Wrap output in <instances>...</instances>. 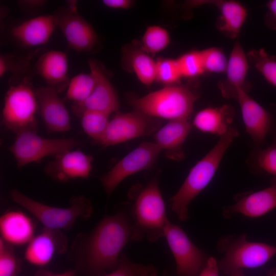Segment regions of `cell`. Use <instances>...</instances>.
Masks as SVG:
<instances>
[{
  "instance_id": "1",
  "label": "cell",
  "mask_w": 276,
  "mask_h": 276,
  "mask_svg": "<svg viewBox=\"0 0 276 276\" xmlns=\"http://www.w3.org/2000/svg\"><path fill=\"white\" fill-rule=\"evenodd\" d=\"M131 223L130 210H119L104 217L89 233L78 234L67 255L76 270L84 276H103L113 269L131 239Z\"/></svg>"
},
{
  "instance_id": "2",
  "label": "cell",
  "mask_w": 276,
  "mask_h": 276,
  "mask_svg": "<svg viewBox=\"0 0 276 276\" xmlns=\"http://www.w3.org/2000/svg\"><path fill=\"white\" fill-rule=\"evenodd\" d=\"M238 133L236 128L229 127L215 146L192 168L178 191L171 198V209L180 221L188 219V205L212 180L223 155Z\"/></svg>"
},
{
  "instance_id": "3",
  "label": "cell",
  "mask_w": 276,
  "mask_h": 276,
  "mask_svg": "<svg viewBox=\"0 0 276 276\" xmlns=\"http://www.w3.org/2000/svg\"><path fill=\"white\" fill-rule=\"evenodd\" d=\"M132 219L131 239L140 240L144 236L150 241L164 237L170 222L156 180L153 179L136 197L130 209Z\"/></svg>"
},
{
  "instance_id": "4",
  "label": "cell",
  "mask_w": 276,
  "mask_h": 276,
  "mask_svg": "<svg viewBox=\"0 0 276 276\" xmlns=\"http://www.w3.org/2000/svg\"><path fill=\"white\" fill-rule=\"evenodd\" d=\"M217 248L224 254L218 268L228 276H243L244 268L261 266L276 254V246L248 241L245 234L221 239Z\"/></svg>"
},
{
  "instance_id": "5",
  "label": "cell",
  "mask_w": 276,
  "mask_h": 276,
  "mask_svg": "<svg viewBox=\"0 0 276 276\" xmlns=\"http://www.w3.org/2000/svg\"><path fill=\"white\" fill-rule=\"evenodd\" d=\"M197 97L187 86L171 85L133 99L131 104L135 109L154 118L188 119Z\"/></svg>"
},
{
  "instance_id": "6",
  "label": "cell",
  "mask_w": 276,
  "mask_h": 276,
  "mask_svg": "<svg viewBox=\"0 0 276 276\" xmlns=\"http://www.w3.org/2000/svg\"><path fill=\"white\" fill-rule=\"evenodd\" d=\"M11 199L34 216L45 228L67 230L78 218L86 219L92 213L90 201L82 195H74L70 199L67 208L50 206L37 201L17 189L11 190Z\"/></svg>"
},
{
  "instance_id": "7",
  "label": "cell",
  "mask_w": 276,
  "mask_h": 276,
  "mask_svg": "<svg viewBox=\"0 0 276 276\" xmlns=\"http://www.w3.org/2000/svg\"><path fill=\"white\" fill-rule=\"evenodd\" d=\"M27 80L11 85L5 96L2 122L16 134L25 131L37 132L38 103L35 90Z\"/></svg>"
},
{
  "instance_id": "8",
  "label": "cell",
  "mask_w": 276,
  "mask_h": 276,
  "mask_svg": "<svg viewBox=\"0 0 276 276\" xmlns=\"http://www.w3.org/2000/svg\"><path fill=\"white\" fill-rule=\"evenodd\" d=\"M80 144L73 137L47 139L37 132L25 131L16 134L8 149L15 157L18 168L31 163L40 162L45 156L56 155L72 150Z\"/></svg>"
},
{
  "instance_id": "9",
  "label": "cell",
  "mask_w": 276,
  "mask_h": 276,
  "mask_svg": "<svg viewBox=\"0 0 276 276\" xmlns=\"http://www.w3.org/2000/svg\"><path fill=\"white\" fill-rule=\"evenodd\" d=\"M160 126V122L158 118L136 109L127 113L117 112L109 121L100 143L104 146L122 143L150 134L157 130Z\"/></svg>"
},
{
  "instance_id": "10",
  "label": "cell",
  "mask_w": 276,
  "mask_h": 276,
  "mask_svg": "<svg viewBox=\"0 0 276 276\" xmlns=\"http://www.w3.org/2000/svg\"><path fill=\"white\" fill-rule=\"evenodd\" d=\"M160 150L154 142H143L101 176L99 180L107 195L110 196L127 176L152 166Z\"/></svg>"
},
{
  "instance_id": "11",
  "label": "cell",
  "mask_w": 276,
  "mask_h": 276,
  "mask_svg": "<svg viewBox=\"0 0 276 276\" xmlns=\"http://www.w3.org/2000/svg\"><path fill=\"white\" fill-rule=\"evenodd\" d=\"M169 246L175 259L179 276H197L206 261L204 254L179 226L170 222L165 229Z\"/></svg>"
},
{
  "instance_id": "12",
  "label": "cell",
  "mask_w": 276,
  "mask_h": 276,
  "mask_svg": "<svg viewBox=\"0 0 276 276\" xmlns=\"http://www.w3.org/2000/svg\"><path fill=\"white\" fill-rule=\"evenodd\" d=\"M57 27L64 36L68 46L77 52H88L98 42L92 26L78 13L76 1L68 2L66 7L56 11Z\"/></svg>"
},
{
  "instance_id": "13",
  "label": "cell",
  "mask_w": 276,
  "mask_h": 276,
  "mask_svg": "<svg viewBox=\"0 0 276 276\" xmlns=\"http://www.w3.org/2000/svg\"><path fill=\"white\" fill-rule=\"evenodd\" d=\"M90 72L95 80V85L90 96L82 102H74L73 113L79 116L86 110H94L110 114L118 110L119 101L117 93L103 71L94 59L88 61Z\"/></svg>"
},
{
  "instance_id": "14",
  "label": "cell",
  "mask_w": 276,
  "mask_h": 276,
  "mask_svg": "<svg viewBox=\"0 0 276 276\" xmlns=\"http://www.w3.org/2000/svg\"><path fill=\"white\" fill-rule=\"evenodd\" d=\"M93 157L79 150H70L55 156L44 167L46 175L60 182L76 178H86L92 169Z\"/></svg>"
},
{
  "instance_id": "15",
  "label": "cell",
  "mask_w": 276,
  "mask_h": 276,
  "mask_svg": "<svg viewBox=\"0 0 276 276\" xmlns=\"http://www.w3.org/2000/svg\"><path fill=\"white\" fill-rule=\"evenodd\" d=\"M235 98L239 104L247 132L255 144H261L272 129L271 116L244 89L238 88Z\"/></svg>"
},
{
  "instance_id": "16",
  "label": "cell",
  "mask_w": 276,
  "mask_h": 276,
  "mask_svg": "<svg viewBox=\"0 0 276 276\" xmlns=\"http://www.w3.org/2000/svg\"><path fill=\"white\" fill-rule=\"evenodd\" d=\"M67 244V239L60 230L44 227L28 244L24 258L32 265L44 266L55 254L66 252Z\"/></svg>"
},
{
  "instance_id": "17",
  "label": "cell",
  "mask_w": 276,
  "mask_h": 276,
  "mask_svg": "<svg viewBox=\"0 0 276 276\" xmlns=\"http://www.w3.org/2000/svg\"><path fill=\"white\" fill-rule=\"evenodd\" d=\"M38 109L49 132H64L71 128L69 113L58 93L48 86L35 90Z\"/></svg>"
},
{
  "instance_id": "18",
  "label": "cell",
  "mask_w": 276,
  "mask_h": 276,
  "mask_svg": "<svg viewBox=\"0 0 276 276\" xmlns=\"http://www.w3.org/2000/svg\"><path fill=\"white\" fill-rule=\"evenodd\" d=\"M276 208V180L263 190L242 197L233 205L223 210L225 217L234 213H241L249 217H258Z\"/></svg>"
},
{
  "instance_id": "19",
  "label": "cell",
  "mask_w": 276,
  "mask_h": 276,
  "mask_svg": "<svg viewBox=\"0 0 276 276\" xmlns=\"http://www.w3.org/2000/svg\"><path fill=\"white\" fill-rule=\"evenodd\" d=\"M35 68L47 86L58 94L67 88L70 80L67 74V59L64 52L50 50L44 53L38 59Z\"/></svg>"
},
{
  "instance_id": "20",
  "label": "cell",
  "mask_w": 276,
  "mask_h": 276,
  "mask_svg": "<svg viewBox=\"0 0 276 276\" xmlns=\"http://www.w3.org/2000/svg\"><path fill=\"white\" fill-rule=\"evenodd\" d=\"M57 27L55 15L35 17L15 26L11 35L17 41L28 47L43 45L48 42Z\"/></svg>"
},
{
  "instance_id": "21",
  "label": "cell",
  "mask_w": 276,
  "mask_h": 276,
  "mask_svg": "<svg viewBox=\"0 0 276 276\" xmlns=\"http://www.w3.org/2000/svg\"><path fill=\"white\" fill-rule=\"evenodd\" d=\"M192 126L188 119L170 120L155 133L154 143L168 158L180 160L184 157L182 146Z\"/></svg>"
},
{
  "instance_id": "22",
  "label": "cell",
  "mask_w": 276,
  "mask_h": 276,
  "mask_svg": "<svg viewBox=\"0 0 276 276\" xmlns=\"http://www.w3.org/2000/svg\"><path fill=\"white\" fill-rule=\"evenodd\" d=\"M248 62L241 45L239 42H236L227 61L226 79L218 84L224 97L235 98L238 88L248 91L245 79L248 70Z\"/></svg>"
},
{
  "instance_id": "23",
  "label": "cell",
  "mask_w": 276,
  "mask_h": 276,
  "mask_svg": "<svg viewBox=\"0 0 276 276\" xmlns=\"http://www.w3.org/2000/svg\"><path fill=\"white\" fill-rule=\"evenodd\" d=\"M0 232L4 241L20 246L28 244L34 237V226L31 218L20 211H9L0 217Z\"/></svg>"
},
{
  "instance_id": "24",
  "label": "cell",
  "mask_w": 276,
  "mask_h": 276,
  "mask_svg": "<svg viewBox=\"0 0 276 276\" xmlns=\"http://www.w3.org/2000/svg\"><path fill=\"white\" fill-rule=\"evenodd\" d=\"M191 2L197 4H210L219 11L220 16L217 23V28L224 35L234 38L239 33L247 16L246 9L239 2L234 1H207ZM191 4V3H190Z\"/></svg>"
},
{
  "instance_id": "25",
  "label": "cell",
  "mask_w": 276,
  "mask_h": 276,
  "mask_svg": "<svg viewBox=\"0 0 276 276\" xmlns=\"http://www.w3.org/2000/svg\"><path fill=\"white\" fill-rule=\"evenodd\" d=\"M234 111L229 105L218 107H208L195 115L193 124L199 130L216 135H222L233 121Z\"/></svg>"
},
{
  "instance_id": "26",
  "label": "cell",
  "mask_w": 276,
  "mask_h": 276,
  "mask_svg": "<svg viewBox=\"0 0 276 276\" xmlns=\"http://www.w3.org/2000/svg\"><path fill=\"white\" fill-rule=\"evenodd\" d=\"M109 116L102 112L86 110L79 117L84 131L94 140L100 142L109 121Z\"/></svg>"
},
{
  "instance_id": "27",
  "label": "cell",
  "mask_w": 276,
  "mask_h": 276,
  "mask_svg": "<svg viewBox=\"0 0 276 276\" xmlns=\"http://www.w3.org/2000/svg\"><path fill=\"white\" fill-rule=\"evenodd\" d=\"M131 64L136 77L143 84L150 85L156 80V61L145 52H134L131 57Z\"/></svg>"
},
{
  "instance_id": "28",
  "label": "cell",
  "mask_w": 276,
  "mask_h": 276,
  "mask_svg": "<svg viewBox=\"0 0 276 276\" xmlns=\"http://www.w3.org/2000/svg\"><path fill=\"white\" fill-rule=\"evenodd\" d=\"M95 85L93 74L80 73L70 81L65 98L74 102H82L91 94Z\"/></svg>"
},
{
  "instance_id": "29",
  "label": "cell",
  "mask_w": 276,
  "mask_h": 276,
  "mask_svg": "<svg viewBox=\"0 0 276 276\" xmlns=\"http://www.w3.org/2000/svg\"><path fill=\"white\" fill-rule=\"evenodd\" d=\"M248 61L260 72L265 79L276 87V60L263 49L252 50L246 54Z\"/></svg>"
},
{
  "instance_id": "30",
  "label": "cell",
  "mask_w": 276,
  "mask_h": 276,
  "mask_svg": "<svg viewBox=\"0 0 276 276\" xmlns=\"http://www.w3.org/2000/svg\"><path fill=\"white\" fill-rule=\"evenodd\" d=\"M103 276H157V271L152 265L131 262L122 253L112 271Z\"/></svg>"
},
{
  "instance_id": "31",
  "label": "cell",
  "mask_w": 276,
  "mask_h": 276,
  "mask_svg": "<svg viewBox=\"0 0 276 276\" xmlns=\"http://www.w3.org/2000/svg\"><path fill=\"white\" fill-rule=\"evenodd\" d=\"M170 41L168 31L164 28L155 25L149 26L142 37L144 50L152 54L165 49L169 44Z\"/></svg>"
},
{
  "instance_id": "32",
  "label": "cell",
  "mask_w": 276,
  "mask_h": 276,
  "mask_svg": "<svg viewBox=\"0 0 276 276\" xmlns=\"http://www.w3.org/2000/svg\"><path fill=\"white\" fill-rule=\"evenodd\" d=\"M204 71L220 73L225 72L227 61L223 52L217 48L200 51Z\"/></svg>"
},
{
  "instance_id": "33",
  "label": "cell",
  "mask_w": 276,
  "mask_h": 276,
  "mask_svg": "<svg viewBox=\"0 0 276 276\" xmlns=\"http://www.w3.org/2000/svg\"><path fill=\"white\" fill-rule=\"evenodd\" d=\"M156 80L170 85L182 77L177 59L162 58L156 61Z\"/></svg>"
},
{
  "instance_id": "34",
  "label": "cell",
  "mask_w": 276,
  "mask_h": 276,
  "mask_svg": "<svg viewBox=\"0 0 276 276\" xmlns=\"http://www.w3.org/2000/svg\"><path fill=\"white\" fill-rule=\"evenodd\" d=\"M177 60L182 77H194L204 72L200 51L187 53Z\"/></svg>"
},
{
  "instance_id": "35",
  "label": "cell",
  "mask_w": 276,
  "mask_h": 276,
  "mask_svg": "<svg viewBox=\"0 0 276 276\" xmlns=\"http://www.w3.org/2000/svg\"><path fill=\"white\" fill-rule=\"evenodd\" d=\"M18 263L10 244L0 238V276H14Z\"/></svg>"
},
{
  "instance_id": "36",
  "label": "cell",
  "mask_w": 276,
  "mask_h": 276,
  "mask_svg": "<svg viewBox=\"0 0 276 276\" xmlns=\"http://www.w3.org/2000/svg\"><path fill=\"white\" fill-rule=\"evenodd\" d=\"M34 54L26 57H17L13 55H1L0 57V77L11 72L19 74L25 71L29 64V60Z\"/></svg>"
},
{
  "instance_id": "37",
  "label": "cell",
  "mask_w": 276,
  "mask_h": 276,
  "mask_svg": "<svg viewBox=\"0 0 276 276\" xmlns=\"http://www.w3.org/2000/svg\"><path fill=\"white\" fill-rule=\"evenodd\" d=\"M256 161L262 170L276 175V140L271 146L258 152Z\"/></svg>"
},
{
  "instance_id": "38",
  "label": "cell",
  "mask_w": 276,
  "mask_h": 276,
  "mask_svg": "<svg viewBox=\"0 0 276 276\" xmlns=\"http://www.w3.org/2000/svg\"><path fill=\"white\" fill-rule=\"evenodd\" d=\"M218 266L216 260L209 258L198 276H219Z\"/></svg>"
},
{
  "instance_id": "39",
  "label": "cell",
  "mask_w": 276,
  "mask_h": 276,
  "mask_svg": "<svg viewBox=\"0 0 276 276\" xmlns=\"http://www.w3.org/2000/svg\"><path fill=\"white\" fill-rule=\"evenodd\" d=\"M102 3L106 6L114 9H127L132 3L130 0H103Z\"/></svg>"
},
{
  "instance_id": "40",
  "label": "cell",
  "mask_w": 276,
  "mask_h": 276,
  "mask_svg": "<svg viewBox=\"0 0 276 276\" xmlns=\"http://www.w3.org/2000/svg\"><path fill=\"white\" fill-rule=\"evenodd\" d=\"M266 7L268 9V18L269 24L273 29H276V0L269 1Z\"/></svg>"
},
{
  "instance_id": "41",
  "label": "cell",
  "mask_w": 276,
  "mask_h": 276,
  "mask_svg": "<svg viewBox=\"0 0 276 276\" xmlns=\"http://www.w3.org/2000/svg\"><path fill=\"white\" fill-rule=\"evenodd\" d=\"M44 1H19V6L28 9L38 8L44 3Z\"/></svg>"
},
{
  "instance_id": "42",
  "label": "cell",
  "mask_w": 276,
  "mask_h": 276,
  "mask_svg": "<svg viewBox=\"0 0 276 276\" xmlns=\"http://www.w3.org/2000/svg\"><path fill=\"white\" fill-rule=\"evenodd\" d=\"M76 272V270L74 269H69L66 270L64 272L58 274H52L51 273L43 272V275L41 276H75Z\"/></svg>"
},
{
  "instance_id": "43",
  "label": "cell",
  "mask_w": 276,
  "mask_h": 276,
  "mask_svg": "<svg viewBox=\"0 0 276 276\" xmlns=\"http://www.w3.org/2000/svg\"><path fill=\"white\" fill-rule=\"evenodd\" d=\"M271 276H276V272L272 274Z\"/></svg>"
}]
</instances>
